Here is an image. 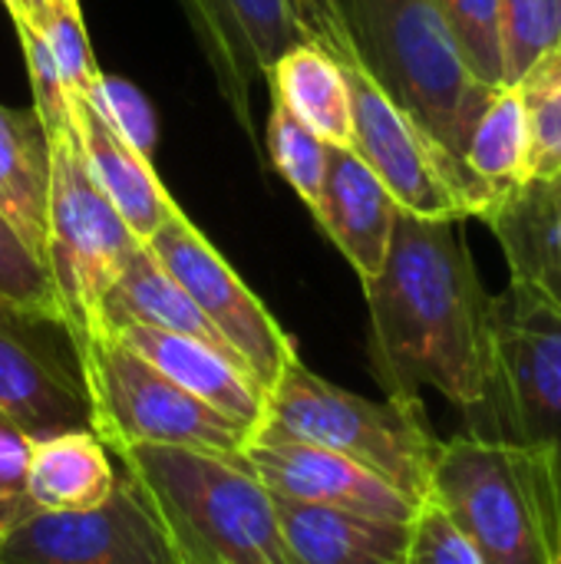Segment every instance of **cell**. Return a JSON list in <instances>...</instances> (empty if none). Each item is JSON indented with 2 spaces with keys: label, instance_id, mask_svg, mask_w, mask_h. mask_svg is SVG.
<instances>
[{
  "label": "cell",
  "instance_id": "18",
  "mask_svg": "<svg viewBox=\"0 0 561 564\" xmlns=\"http://www.w3.org/2000/svg\"><path fill=\"white\" fill-rule=\"evenodd\" d=\"M73 129L96 188L145 245L179 212V205L159 182L152 159L132 149L86 96H73Z\"/></svg>",
  "mask_w": 561,
  "mask_h": 564
},
{
  "label": "cell",
  "instance_id": "20",
  "mask_svg": "<svg viewBox=\"0 0 561 564\" xmlns=\"http://www.w3.org/2000/svg\"><path fill=\"white\" fill-rule=\"evenodd\" d=\"M119 469L89 426L26 440V499L36 512H86L116 489Z\"/></svg>",
  "mask_w": 561,
  "mask_h": 564
},
{
  "label": "cell",
  "instance_id": "11",
  "mask_svg": "<svg viewBox=\"0 0 561 564\" xmlns=\"http://www.w3.org/2000/svg\"><path fill=\"white\" fill-rule=\"evenodd\" d=\"M0 423L23 440L89 426L79 357L63 321L0 301Z\"/></svg>",
  "mask_w": 561,
  "mask_h": 564
},
{
  "label": "cell",
  "instance_id": "9",
  "mask_svg": "<svg viewBox=\"0 0 561 564\" xmlns=\"http://www.w3.org/2000/svg\"><path fill=\"white\" fill-rule=\"evenodd\" d=\"M350 89V149L374 169L400 212L420 218H483L493 192L427 135L360 63H344Z\"/></svg>",
  "mask_w": 561,
  "mask_h": 564
},
{
  "label": "cell",
  "instance_id": "10",
  "mask_svg": "<svg viewBox=\"0 0 561 564\" xmlns=\"http://www.w3.org/2000/svg\"><path fill=\"white\" fill-rule=\"evenodd\" d=\"M145 248L192 297V304L215 327L261 393H268L281 370L298 357L294 340L271 317V311L251 294V288L182 208L145 241Z\"/></svg>",
  "mask_w": 561,
  "mask_h": 564
},
{
  "label": "cell",
  "instance_id": "34",
  "mask_svg": "<svg viewBox=\"0 0 561 564\" xmlns=\"http://www.w3.org/2000/svg\"><path fill=\"white\" fill-rule=\"evenodd\" d=\"M36 512L26 499V440L0 423V539Z\"/></svg>",
  "mask_w": 561,
  "mask_h": 564
},
{
  "label": "cell",
  "instance_id": "1",
  "mask_svg": "<svg viewBox=\"0 0 561 564\" xmlns=\"http://www.w3.org/2000/svg\"><path fill=\"white\" fill-rule=\"evenodd\" d=\"M370 373L384 400L420 406L436 390L463 416L483 403L489 370V294L460 221L397 212L384 268L364 284Z\"/></svg>",
  "mask_w": 561,
  "mask_h": 564
},
{
  "label": "cell",
  "instance_id": "16",
  "mask_svg": "<svg viewBox=\"0 0 561 564\" xmlns=\"http://www.w3.org/2000/svg\"><path fill=\"white\" fill-rule=\"evenodd\" d=\"M145 364H152L162 377L175 387L212 406L215 413L248 426L251 433L261 426L265 416V393L248 377V370L225 350L169 330L152 327H122L112 334Z\"/></svg>",
  "mask_w": 561,
  "mask_h": 564
},
{
  "label": "cell",
  "instance_id": "12",
  "mask_svg": "<svg viewBox=\"0 0 561 564\" xmlns=\"http://www.w3.org/2000/svg\"><path fill=\"white\" fill-rule=\"evenodd\" d=\"M0 564H172L162 529L119 473L112 496L86 512H30L0 539Z\"/></svg>",
  "mask_w": 561,
  "mask_h": 564
},
{
  "label": "cell",
  "instance_id": "27",
  "mask_svg": "<svg viewBox=\"0 0 561 564\" xmlns=\"http://www.w3.org/2000/svg\"><path fill=\"white\" fill-rule=\"evenodd\" d=\"M436 10L473 79L493 89L506 86L499 0H436Z\"/></svg>",
  "mask_w": 561,
  "mask_h": 564
},
{
  "label": "cell",
  "instance_id": "6",
  "mask_svg": "<svg viewBox=\"0 0 561 564\" xmlns=\"http://www.w3.org/2000/svg\"><path fill=\"white\" fill-rule=\"evenodd\" d=\"M463 433L536 453L561 496V314L519 284L489 301L486 393Z\"/></svg>",
  "mask_w": 561,
  "mask_h": 564
},
{
  "label": "cell",
  "instance_id": "5",
  "mask_svg": "<svg viewBox=\"0 0 561 564\" xmlns=\"http://www.w3.org/2000/svg\"><path fill=\"white\" fill-rule=\"evenodd\" d=\"M255 433L288 436L337 453L390 482L417 506L430 492L440 440L423 403L367 400L317 377L294 357L265 393V416Z\"/></svg>",
  "mask_w": 561,
  "mask_h": 564
},
{
  "label": "cell",
  "instance_id": "7",
  "mask_svg": "<svg viewBox=\"0 0 561 564\" xmlns=\"http://www.w3.org/2000/svg\"><path fill=\"white\" fill-rule=\"evenodd\" d=\"M89 400V430L109 453L129 446H172L241 456L255 436L215 413L112 334H96L76 350Z\"/></svg>",
  "mask_w": 561,
  "mask_h": 564
},
{
  "label": "cell",
  "instance_id": "30",
  "mask_svg": "<svg viewBox=\"0 0 561 564\" xmlns=\"http://www.w3.org/2000/svg\"><path fill=\"white\" fill-rule=\"evenodd\" d=\"M40 33L53 53V63L60 69V79L66 86L69 96H89V89L99 83L103 69L96 66L89 36H86V23L76 7H63V3H46L43 20H40Z\"/></svg>",
  "mask_w": 561,
  "mask_h": 564
},
{
  "label": "cell",
  "instance_id": "35",
  "mask_svg": "<svg viewBox=\"0 0 561 564\" xmlns=\"http://www.w3.org/2000/svg\"><path fill=\"white\" fill-rule=\"evenodd\" d=\"M291 7H294V17H298L304 36L311 43L327 50L341 66L344 63H357L350 36L344 30L341 10H337V0H291Z\"/></svg>",
  "mask_w": 561,
  "mask_h": 564
},
{
  "label": "cell",
  "instance_id": "24",
  "mask_svg": "<svg viewBox=\"0 0 561 564\" xmlns=\"http://www.w3.org/2000/svg\"><path fill=\"white\" fill-rule=\"evenodd\" d=\"M463 162L493 192V202L529 178V112L519 86H499L489 96L466 139Z\"/></svg>",
  "mask_w": 561,
  "mask_h": 564
},
{
  "label": "cell",
  "instance_id": "21",
  "mask_svg": "<svg viewBox=\"0 0 561 564\" xmlns=\"http://www.w3.org/2000/svg\"><path fill=\"white\" fill-rule=\"evenodd\" d=\"M122 327H152L169 334H185L195 340H205L225 354V340L215 334V327L202 317V311L192 304V297L179 288V281L152 258V251L142 245L129 264L119 271V278L109 284V291L99 297L96 307V334H116ZM235 357V354H231ZM238 360V357H235Z\"/></svg>",
  "mask_w": 561,
  "mask_h": 564
},
{
  "label": "cell",
  "instance_id": "25",
  "mask_svg": "<svg viewBox=\"0 0 561 564\" xmlns=\"http://www.w3.org/2000/svg\"><path fill=\"white\" fill-rule=\"evenodd\" d=\"M499 30L506 86H519L539 59L561 53V0H499Z\"/></svg>",
  "mask_w": 561,
  "mask_h": 564
},
{
  "label": "cell",
  "instance_id": "17",
  "mask_svg": "<svg viewBox=\"0 0 561 564\" xmlns=\"http://www.w3.org/2000/svg\"><path fill=\"white\" fill-rule=\"evenodd\" d=\"M483 221L503 245L509 284L539 294L561 314V172L499 195Z\"/></svg>",
  "mask_w": 561,
  "mask_h": 564
},
{
  "label": "cell",
  "instance_id": "8",
  "mask_svg": "<svg viewBox=\"0 0 561 564\" xmlns=\"http://www.w3.org/2000/svg\"><path fill=\"white\" fill-rule=\"evenodd\" d=\"M50 142V195H46V271L60 297L63 324L73 347L93 337L99 297L142 248L132 228L96 188L76 129L56 132Z\"/></svg>",
  "mask_w": 561,
  "mask_h": 564
},
{
  "label": "cell",
  "instance_id": "33",
  "mask_svg": "<svg viewBox=\"0 0 561 564\" xmlns=\"http://www.w3.org/2000/svg\"><path fill=\"white\" fill-rule=\"evenodd\" d=\"M403 564H483V558L456 529V522L427 496L410 522Z\"/></svg>",
  "mask_w": 561,
  "mask_h": 564
},
{
  "label": "cell",
  "instance_id": "2",
  "mask_svg": "<svg viewBox=\"0 0 561 564\" xmlns=\"http://www.w3.org/2000/svg\"><path fill=\"white\" fill-rule=\"evenodd\" d=\"M112 456L155 516L172 564H291L274 499L241 456L172 446Z\"/></svg>",
  "mask_w": 561,
  "mask_h": 564
},
{
  "label": "cell",
  "instance_id": "37",
  "mask_svg": "<svg viewBox=\"0 0 561 564\" xmlns=\"http://www.w3.org/2000/svg\"><path fill=\"white\" fill-rule=\"evenodd\" d=\"M46 3H63V7H76L79 0H46Z\"/></svg>",
  "mask_w": 561,
  "mask_h": 564
},
{
  "label": "cell",
  "instance_id": "38",
  "mask_svg": "<svg viewBox=\"0 0 561 564\" xmlns=\"http://www.w3.org/2000/svg\"><path fill=\"white\" fill-rule=\"evenodd\" d=\"M555 564H561V558H559V562H555Z\"/></svg>",
  "mask_w": 561,
  "mask_h": 564
},
{
  "label": "cell",
  "instance_id": "26",
  "mask_svg": "<svg viewBox=\"0 0 561 564\" xmlns=\"http://www.w3.org/2000/svg\"><path fill=\"white\" fill-rule=\"evenodd\" d=\"M268 155L278 175L301 195V202L314 212L324 188L327 172V142L311 132L284 102H271L268 116Z\"/></svg>",
  "mask_w": 561,
  "mask_h": 564
},
{
  "label": "cell",
  "instance_id": "13",
  "mask_svg": "<svg viewBox=\"0 0 561 564\" xmlns=\"http://www.w3.org/2000/svg\"><path fill=\"white\" fill-rule=\"evenodd\" d=\"M215 83L231 106L238 126L255 139L251 86L271 73L274 59L308 40L291 0H182Z\"/></svg>",
  "mask_w": 561,
  "mask_h": 564
},
{
  "label": "cell",
  "instance_id": "23",
  "mask_svg": "<svg viewBox=\"0 0 561 564\" xmlns=\"http://www.w3.org/2000/svg\"><path fill=\"white\" fill-rule=\"evenodd\" d=\"M271 96L327 145H350V89L344 66L311 40L288 46L271 73Z\"/></svg>",
  "mask_w": 561,
  "mask_h": 564
},
{
  "label": "cell",
  "instance_id": "19",
  "mask_svg": "<svg viewBox=\"0 0 561 564\" xmlns=\"http://www.w3.org/2000/svg\"><path fill=\"white\" fill-rule=\"evenodd\" d=\"M271 499L291 564H403L410 522L370 519L281 496Z\"/></svg>",
  "mask_w": 561,
  "mask_h": 564
},
{
  "label": "cell",
  "instance_id": "3",
  "mask_svg": "<svg viewBox=\"0 0 561 564\" xmlns=\"http://www.w3.org/2000/svg\"><path fill=\"white\" fill-rule=\"evenodd\" d=\"M337 10L357 63L463 162L466 139L496 89L476 83L460 59L436 0H337Z\"/></svg>",
  "mask_w": 561,
  "mask_h": 564
},
{
  "label": "cell",
  "instance_id": "32",
  "mask_svg": "<svg viewBox=\"0 0 561 564\" xmlns=\"http://www.w3.org/2000/svg\"><path fill=\"white\" fill-rule=\"evenodd\" d=\"M86 99L103 112V119H106L132 149H139L145 159H152V149H155V139H159L155 109H152V102H149L132 83L103 73L99 83L89 89Z\"/></svg>",
  "mask_w": 561,
  "mask_h": 564
},
{
  "label": "cell",
  "instance_id": "31",
  "mask_svg": "<svg viewBox=\"0 0 561 564\" xmlns=\"http://www.w3.org/2000/svg\"><path fill=\"white\" fill-rule=\"evenodd\" d=\"M23 56H26V73H30V86H33V112L40 116L46 139L56 132L73 129V96L66 93L60 69L53 63V53L40 33V26L33 23H20L17 26Z\"/></svg>",
  "mask_w": 561,
  "mask_h": 564
},
{
  "label": "cell",
  "instance_id": "29",
  "mask_svg": "<svg viewBox=\"0 0 561 564\" xmlns=\"http://www.w3.org/2000/svg\"><path fill=\"white\" fill-rule=\"evenodd\" d=\"M0 301L36 317L63 321L60 297L46 264L20 238V231L3 212H0Z\"/></svg>",
  "mask_w": 561,
  "mask_h": 564
},
{
  "label": "cell",
  "instance_id": "36",
  "mask_svg": "<svg viewBox=\"0 0 561 564\" xmlns=\"http://www.w3.org/2000/svg\"><path fill=\"white\" fill-rule=\"evenodd\" d=\"M3 7H7V13L13 17V26H20V23L40 26L43 10H46V0H3Z\"/></svg>",
  "mask_w": 561,
  "mask_h": 564
},
{
  "label": "cell",
  "instance_id": "14",
  "mask_svg": "<svg viewBox=\"0 0 561 564\" xmlns=\"http://www.w3.org/2000/svg\"><path fill=\"white\" fill-rule=\"evenodd\" d=\"M241 459L251 466L258 482L281 499L327 506V509L357 512L387 522H413L417 516V502L397 492L380 476L367 473L364 466L337 453L288 436L255 433Z\"/></svg>",
  "mask_w": 561,
  "mask_h": 564
},
{
  "label": "cell",
  "instance_id": "15",
  "mask_svg": "<svg viewBox=\"0 0 561 564\" xmlns=\"http://www.w3.org/2000/svg\"><path fill=\"white\" fill-rule=\"evenodd\" d=\"M397 212L393 195L350 145H327V172L314 218L357 271L360 284L384 268Z\"/></svg>",
  "mask_w": 561,
  "mask_h": 564
},
{
  "label": "cell",
  "instance_id": "28",
  "mask_svg": "<svg viewBox=\"0 0 561 564\" xmlns=\"http://www.w3.org/2000/svg\"><path fill=\"white\" fill-rule=\"evenodd\" d=\"M529 112V178L561 172V53L539 59L519 83Z\"/></svg>",
  "mask_w": 561,
  "mask_h": 564
},
{
  "label": "cell",
  "instance_id": "4",
  "mask_svg": "<svg viewBox=\"0 0 561 564\" xmlns=\"http://www.w3.org/2000/svg\"><path fill=\"white\" fill-rule=\"evenodd\" d=\"M483 564H555L561 496L546 463L519 446L456 433L440 443L427 492Z\"/></svg>",
  "mask_w": 561,
  "mask_h": 564
},
{
  "label": "cell",
  "instance_id": "22",
  "mask_svg": "<svg viewBox=\"0 0 561 564\" xmlns=\"http://www.w3.org/2000/svg\"><path fill=\"white\" fill-rule=\"evenodd\" d=\"M50 142L40 116L0 106V212L43 261L46 254ZM46 264V261H43Z\"/></svg>",
  "mask_w": 561,
  "mask_h": 564
}]
</instances>
